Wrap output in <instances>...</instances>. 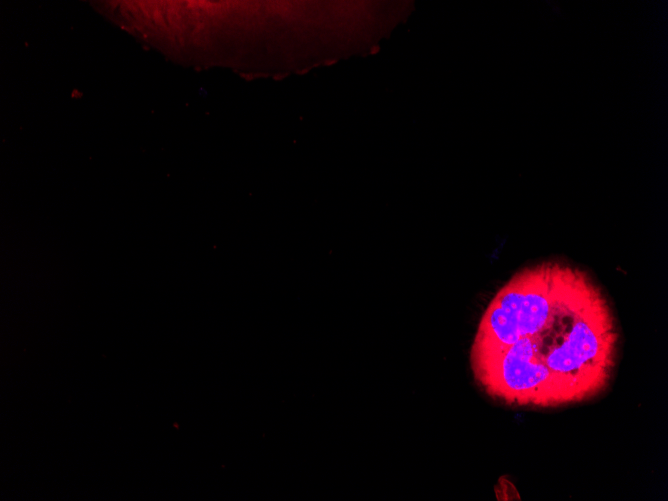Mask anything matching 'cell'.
Instances as JSON below:
<instances>
[{
	"label": "cell",
	"instance_id": "cell-1",
	"mask_svg": "<svg viewBox=\"0 0 668 501\" xmlns=\"http://www.w3.org/2000/svg\"><path fill=\"white\" fill-rule=\"evenodd\" d=\"M618 348L617 321L597 282L579 267L547 260L519 270L488 303L470 367L497 402L556 408L603 394Z\"/></svg>",
	"mask_w": 668,
	"mask_h": 501
}]
</instances>
